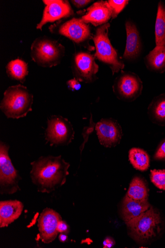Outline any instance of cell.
I'll return each mask as SVG.
<instances>
[{
  "instance_id": "obj_5",
  "label": "cell",
  "mask_w": 165,
  "mask_h": 248,
  "mask_svg": "<svg viewBox=\"0 0 165 248\" xmlns=\"http://www.w3.org/2000/svg\"><path fill=\"white\" fill-rule=\"evenodd\" d=\"M65 47L49 37L36 38L31 46V57L38 65L52 67L59 65L65 55Z\"/></svg>"
},
{
  "instance_id": "obj_13",
  "label": "cell",
  "mask_w": 165,
  "mask_h": 248,
  "mask_svg": "<svg viewBox=\"0 0 165 248\" xmlns=\"http://www.w3.org/2000/svg\"><path fill=\"white\" fill-rule=\"evenodd\" d=\"M101 144L111 148L120 143L122 137V129L118 122L112 119H103L95 126Z\"/></svg>"
},
{
  "instance_id": "obj_18",
  "label": "cell",
  "mask_w": 165,
  "mask_h": 248,
  "mask_svg": "<svg viewBox=\"0 0 165 248\" xmlns=\"http://www.w3.org/2000/svg\"><path fill=\"white\" fill-rule=\"evenodd\" d=\"M147 68L153 72L163 74L165 72V46H156L145 58Z\"/></svg>"
},
{
  "instance_id": "obj_24",
  "label": "cell",
  "mask_w": 165,
  "mask_h": 248,
  "mask_svg": "<svg viewBox=\"0 0 165 248\" xmlns=\"http://www.w3.org/2000/svg\"><path fill=\"white\" fill-rule=\"evenodd\" d=\"M150 179L157 188L165 190V170H151Z\"/></svg>"
},
{
  "instance_id": "obj_9",
  "label": "cell",
  "mask_w": 165,
  "mask_h": 248,
  "mask_svg": "<svg viewBox=\"0 0 165 248\" xmlns=\"http://www.w3.org/2000/svg\"><path fill=\"white\" fill-rule=\"evenodd\" d=\"M112 88L118 99L131 102L142 94L143 83L136 74L122 71L120 75L115 79Z\"/></svg>"
},
{
  "instance_id": "obj_20",
  "label": "cell",
  "mask_w": 165,
  "mask_h": 248,
  "mask_svg": "<svg viewBox=\"0 0 165 248\" xmlns=\"http://www.w3.org/2000/svg\"><path fill=\"white\" fill-rule=\"evenodd\" d=\"M6 72L12 80L23 83L29 75L28 63L19 59L12 60L6 66Z\"/></svg>"
},
{
  "instance_id": "obj_26",
  "label": "cell",
  "mask_w": 165,
  "mask_h": 248,
  "mask_svg": "<svg viewBox=\"0 0 165 248\" xmlns=\"http://www.w3.org/2000/svg\"><path fill=\"white\" fill-rule=\"evenodd\" d=\"M90 125L88 127H86L83 129L82 135L83 136V138L84 140V142L82 143L81 147L80 150L81 153L83 151L85 144L87 142L89 139V135L93 131L94 128L96 126V124L94 123L92 121V115H91L90 119Z\"/></svg>"
},
{
  "instance_id": "obj_15",
  "label": "cell",
  "mask_w": 165,
  "mask_h": 248,
  "mask_svg": "<svg viewBox=\"0 0 165 248\" xmlns=\"http://www.w3.org/2000/svg\"><path fill=\"white\" fill-rule=\"evenodd\" d=\"M127 34L126 44L123 58L129 61L136 59L142 50V44L136 26L130 20L125 23Z\"/></svg>"
},
{
  "instance_id": "obj_27",
  "label": "cell",
  "mask_w": 165,
  "mask_h": 248,
  "mask_svg": "<svg viewBox=\"0 0 165 248\" xmlns=\"http://www.w3.org/2000/svg\"><path fill=\"white\" fill-rule=\"evenodd\" d=\"M66 84L68 89L73 92L78 91L81 88L80 82L75 78L69 80Z\"/></svg>"
},
{
  "instance_id": "obj_16",
  "label": "cell",
  "mask_w": 165,
  "mask_h": 248,
  "mask_svg": "<svg viewBox=\"0 0 165 248\" xmlns=\"http://www.w3.org/2000/svg\"><path fill=\"white\" fill-rule=\"evenodd\" d=\"M23 208L22 202L16 200L0 202V228L8 227L18 219Z\"/></svg>"
},
{
  "instance_id": "obj_3",
  "label": "cell",
  "mask_w": 165,
  "mask_h": 248,
  "mask_svg": "<svg viewBox=\"0 0 165 248\" xmlns=\"http://www.w3.org/2000/svg\"><path fill=\"white\" fill-rule=\"evenodd\" d=\"M49 30L53 34L60 35L72 40L78 46L92 52L95 47L90 44L92 35L89 24L81 18L73 17L65 18L56 22L49 27Z\"/></svg>"
},
{
  "instance_id": "obj_6",
  "label": "cell",
  "mask_w": 165,
  "mask_h": 248,
  "mask_svg": "<svg viewBox=\"0 0 165 248\" xmlns=\"http://www.w3.org/2000/svg\"><path fill=\"white\" fill-rule=\"evenodd\" d=\"M161 218L153 207L126 222L132 236L137 241H145L156 236L160 231Z\"/></svg>"
},
{
  "instance_id": "obj_32",
  "label": "cell",
  "mask_w": 165,
  "mask_h": 248,
  "mask_svg": "<svg viewBox=\"0 0 165 248\" xmlns=\"http://www.w3.org/2000/svg\"><path fill=\"white\" fill-rule=\"evenodd\" d=\"M67 235L68 234L63 233H60L59 235V240L61 243H66L68 241Z\"/></svg>"
},
{
  "instance_id": "obj_2",
  "label": "cell",
  "mask_w": 165,
  "mask_h": 248,
  "mask_svg": "<svg viewBox=\"0 0 165 248\" xmlns=\"http://www.w3.org/2000/svg\"><path fill=\"white\" fill-rule=\"evenodd\" d=\"M33 96L28 88L17 84L7 89L0 104V108L8 119L26 117L32 110Z\"/></svg>"
},
{
  "instance_id": "obj_14",
  "label": "cell",
  "mask_w": 165,
  "mask_h": 248,
  "mask_svg": "<svg viewBox=\"0 0 165 248\" xmlns=\"http://www.w3.org/2000/svg\"><path fill=\"white\" fill-rule=\"evenodd\" d=\"M112 14L108 1L101 0L89 7L81 18L87 24L99 27L108 23L112 18Z\"/></svg>"
},
{
  "instance_id": "obj_1",
  "label": "cell",
  "mask_w": 165,
  "mask_h": 248,
  "mask_svg": "<svg viewBox=\"0 0 165 248\" xmlns=\"http://www.w3.org/2000/svg\"><path fill=\"white\" fill-rule=\"evenodd\" d=\"M30 177L39 192L50 193L66 182L70 166L61 155L41 156L31 163Z\"/></svg>"
},
{
  "instance_id": "obj_12",
  "label": "cell",
  "mask_w": 165,
  "mask_h": 248,
  "mask_svg": "<svg viewBox=\"0 0 165 248\" xmlns=\"http://www.w3.org/2000/svg\"><path fill=\"white\" fill-rule=\"evenodd\" d=\"M61 220L60 215L53 209L46 208L43 211L38 219V227L43 243L49 244L56 239L59 233L58 224Z\"/></svg>"
},
{
  "instance_id": "obj_19",
  "label": "cell",
  "mask_w": 165,
  "mask_h": 248,
  "mask_svg": "<svg viewBox=\"0 0 165 248\" xmlns=\"http://www.w3.org/2000/svg\"><path fill=\"white\" fill-rule=\"evenodd\" d=\"M148 115L155 124L165 126V94L155 97L148 108Z\"/></svg>"
},
{
  "instance_id": "obj_8",
  "label": "cell",
  "mask_w": 165,
  "mask_h": 248,
  "mask_svg": "<svg viewBox=\"0 0 165 248\" xmlns=\"http://www.w3.org/2000/svg\"><path fill=\"white\" fill-rule=\"evenodd\" d=\"M47 124L45 139L51 146H67L74 140L75 131L67 119L54 115L48 118Z\"/></svg>"
},
{
  "instance_id": "obj_29",
  "label": "cell",
  "mask_w": 165,
  "mask_h": 248,
  "mask_svg": "<svg viewBox=\"0 0 165 248\" xmlns=\"http://www.w3.org/2000/svg\"><path fill=\"white\" fill-rule=\"evenodd\" d=\"M58 231L59 233H63L68 234L70 232V229L67 222L61 220L58 224Z\"/></svg>"
},
{
  "instance_id": "obj_17",
  "label": "cell",
  "mask_w": 165,
  "mask_h": 248,
  "mask_svg": "<svg viewBox=\"0 0 165 248\" xmlns=\"http://www.w3.org/2000/svg\"><path fill=\"white\" fill-rule=\"evenodd\" d=\"M148 199L136 200L125 196L122 206V217L125 222L138 217L150 208Z\"/></svg>"
},
{
  "instance_id": "obj_21",
  "label": "cell",
  "mask_w": 165,
  "mask_h": 248,
  "mask_svg": "<svg viewBox=\"0 0 165 248\" xmlns=\"http://www.w3.org/2000/svg\"><path fill=\"white\" fill-rule=\"evenodd\" d=\"M156 46H165V5L160 1L158 3L155 27Z\"/></svg>"
},
{
  "instance_id": "obj_30",
  "label": "cell",
  "mask_w": 165,
  "mask_h": 248,
  "mask_svg": "<svg viewBox=\"0 0 165 248\" xmlns=\"http://www.w3.org/2000/svg\"><path fill=\"white\" fill-rule=\"evenodd\" d=\"M154 158L156 160L165 159V141L159 147L154 155Z\"/></svg>"
},
{
  "instance_id": "obj_28",
  "label": "cell",
  "mask_w": 165,
  "mask_h": 248,
  "mask_svg": "<svg viewBox=\"0 0 165 248\" xmlns=\"http://www.w3.org/2000/svg\"><path fill=\"white\" fill-rule=\"evenodd\" d=\"M93 1L90 0H72L70 2L77 9H82L86 7Z\"/></svg>"
},
{
  "instance_id": "obj_23",
  "label": "cell",
  "mask_w": 165,
  "mask_h": 248,
  "mask_svg": "<svg viewBox=\"0 0 165 248\" xmlns=\"http://www.w3.org/2000/svg\"><path fill=\"white\" fill-rule=\"evenodd\" d=\"M126 195L130 198L136 200L148 199V189L144 180L137 176L134 177Z\"/></svg>"
},
{
  "instance_id": "obj_22",
  "label": "cell",
  "mask_w": 165,
  "mask_h": 248,
  "mask_svg": "<svg viewBox=\"0 0 165 248\" xmlns=\"http://www.w3.org/2000/svg\"><path fill=\"white\" fill-rule=\"evenodd\" d=\"M129 161L137 170L146 171L150 166V159L148 153L142 149L134 148L129 151Z\"/></svg>"
},
{
  "instance_id": "obj_7",
  "label": "cell",
  "mask_w": 165,
  "mask_h": 248,
  "mask_svg": "<svg viewBox=\"0 0 165 248\" xmlns=\"http://www.w3.org/2000/svg\"><path fill=\"white\" fill-rule=\"evenodd\" d=\"M10 147L0 143V193L13 194L20 190L19 182L21 178L13 165L9 155Z\"/></svg>"
},
{
  "instance_id": "obj_4",
  "label": "cell",
  "mask_w": 165,
  "mask_h": 248,
  "mask_svg": "<svg viewBox=\"0 0 165 248\" xmlns=\"http://www.w3.org/2000/svg\"><path fill=\"white\" fill-rule=\"evenodd\" d=\"M110 27L108 22L98 27L92 35V40L95 45L96 52L94 55L96 59L108 65L114 75L124 69L125 64L111 43L108 36Z\"/></svg>"
},
{
  "instance_id": "obj_11",
  "label": "cell",
  "mask_w": 165,
  "mask_h": 248,
  "mask_svg": "<svg viewBox=\"0 0 165 248\" xmlns=\"http://www.w3.org/2000/svg\"><path fill=\"white\" fill-rule=\"evenodd\" d=\"M45 5L42 18L36 29L42 31L43 27L49 22L58 21L75 15L68 1L66 0H44Z\"/></svg>"
},
{
  "instance_id": "obj_31",
  "label": "cell",
  "mask_w": 165,
  "mask_h": 248,
  "mask_svg": "<svg viewBox=\"0 0 165 248\" xmlns=\"http://www.w3.org/2000/svg\"><path fill=\"white\" fill-rule=\"evenodd\" d=\"M103 244L104 248H110L114 246L115 241L111 237H107L105 239Z\"/></svg>"
},
{
  "instance_id": "obj_25",
  "label": "cell",
  "mask_w": 165,
  "mask_h": 248,
  "mask_svg": "<svg viewBox=\"0 0 165 248\" xmlns=\"http://www.w3.org/2000/svg\"><path fill=\"white\" fill-rule=\"evenodd\" d=\"M129 1L128 0H109L108 3L112 10V19H113L125 8L128 4Z\"/></svg>"
},
{
  "instance_id": "obj_10",
  "label": "cell",
  "mask_w": 165,
  "mask_h": 248,
  "mask_svg": "<svg viewBox=\"0 0 165 248\" xmlns=\"http://www.w3.org/2000/svg\"><path fill=\"white\" fill-rule=\"evenodd\" d=\"M94 54L90 52L80 51L75 53L72 62V68L75 78L79 82L90 83L96 81L99 66L96 63Z\"/></svg>"
}]
</instances>
